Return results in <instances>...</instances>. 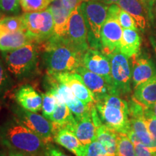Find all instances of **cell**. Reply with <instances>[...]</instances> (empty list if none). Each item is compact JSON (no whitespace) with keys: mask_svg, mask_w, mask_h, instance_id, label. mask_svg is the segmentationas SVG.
Returning <instances> with one entry per match:
<instances>
[{"mask_svg":"<svg viewBox=\"0 0 156 156\" xmlns=\"http://www.w3.org/2000/svg\"><path fill=\"white\" fill-rule=\"evenodd\" d=\"M8 156H27L25 154L22 153H20V152H16V151H11L10 153H9Z\"/></svg>","mask_w":156,"mask_h":156,"instance_id":"b9f144b4","label":"cell"},{"mask_svg":"<svg viewBox=\"0 0 156 156\" xmlns=\"http://www.w3.org/2000/svg\"><path fill=\"white\" fill-rule=\"evenodd\" d=\"M97 1H99L105 4V5L109 6L114 5V4H117L119 0H97Z\"/></svg>","mask_w":156,"mask_h":156,"instance_id":"60d3db41","label":"cell"},{"mask_svg":"<svg viewBox=\"0 0 156 156\" xmlns=\"http://www.w3.org/2000/svg\"><path fill=\"white\" fill-rule=\"evenodd\" d=\"M88 30L80 5L76 7L69 15L66 40L78 51L85 53L89 48Z\"/></svg>","mask_w":156,"mask_h":156,"instance_id":"ba28073f","label":"cell"},{"mask_svg":"<svg viewBox=\"0 0 156 156\" xmlns=\"http://www.w3.org/2000/svg\"><path fill=\"white\" fill-rule=\"evenodd\" d=\"M20 6V0H0V11L5 12H17Z\"/></svg>","mask_w":156,"mask_h":156,"instance_id":"e575fe53","label":"cell"},{"mask_svg":"<svg viewBox=\"0 0 156 156\" xmlns=\"http://www.w3.org/2000/svg\"><path fill=\"white\" fill-rule=\"evenodd\" d=\"M141 38L136 30L124 29L121 40L119 51L127 58L140 53Z\"/></svg>","mask_w":156,"mask_h":156,"instance_id":"44dd1931","label":"cell"},{"mask_svg":"<svg viewBox=\"0 0 156 156\" xmlns=\"http://www.w3.org/2000/svg\"><path fill=\"white\" fill-rule=\"evenodd\" d=\"M144 119H145L147 129L153 137L156 139V116L154 114L153 107L144 108Z\"/></svg>","mask_w":156,"mask_h":156,"instance_id":"1f68e13d","label":"cell"},{"mask_svg":"<svg viewBox=\"0 0 156 156\" xmlns=\"http://www.w3.org/2000/svg\"><path fill=\"white\" fill-rule=\"evenodd\" d=\"M2 20L10 33L17 32V31H26L23 15L3 17Z\"/></svg>","mask_w":156,"mask_h":156,"instance_id":"f546056e","label":"cell"},{"mask_svg":"<svg viewBox=\"0 0 156 156\" xmlns=\"http://www.w3.org/2000/svg\"><path fill=\"white\" fill-rule=\"evenodd\" d=\"M0 156H5V155H4V154H2V153H0Z\"/></svg>","mask_w":156,"mask_h":156,"instance_id":"7dc6e473","label":"cell"},{"mask_svg":"<svg viewBox=\"0 0 156 156\" xmlns=\"http://www.w3.org/2000/svg\"><path fill=\"white\" fill-rule=\"evenodd\" d=\"M153 112H154V114H155V116H156V103H155V104L154 105V106H153Z\"/></svg>","mask_w":156,"mask_h":156,"instance_id":"ee69618b","label":"cell"},{"mask_svg":"<svg viewBox=\"0 0 156 156\" xmlns=\"http://www.w3.org/2000/svg\"><path fill=\"white\" fill-rule=\"evenodd\" d=\"M53 140L76 156H85L87 146L83 145L75 134L67 129L53 124Z\"/></svg>","mask_w":156,"mask_h":156,"instance_id":"9a60e30c","label":"cell"},{"mask_svg":"<svg viewBox=\"0 0 156 156\" xmlns=\"http://www.w3.org/2000/svg\"><path fill=\"white\" fill-rule=\"evenodd\" d=\"M129 124L130 129L136 134L140 141L147 147L153 156H156V139L148 130L144 116L131 117Z\"/></svg>","mask_w":156,"mask_h":156,"instance_id":"d6986e66","label":"cell"},{"mask_svg":"<svg viewBox=\"0 0 156 156\" xmlns=\"http://www.w3.org/2000/svg\"><path fill=\"white\" fill-rule=\"evenodd\" d=\"M133 98L143 107H153L156 103V77L134 88Z\"/></svg>","mask_w":156,"mask_h":156,"instance_id":"7402d4cb","label":"cell"},{"mask_svg":"<svg viewBox=\"0 0 156 156\" xmlns=\"http://www.w3.org/2000/svg\"><path fill=\"white\" fill-rule=\"evenodd\" d=\"M83 53L66 39H49L44 54L48 74L72 73L82 65Z\"/></svg>","mask_w":156,"mask_h":156,"instance_id":"7a4b0ae2","label":"cell"},{"mask_svg":"<svg viewBox=\"0 0 156 156\" xmlns=\"http://www.w3.org/2000/svg\"><path fill=\"white\" fill-rule=\"evenodd\" d=\"M2 140L12 151L20 152L27 156H45L48 144L17 119L4 126Z\"/></svg>","mask_w":156,"mask_h":156,"instance_id":"6da1fadb","label":"cell"},{"mask_svg":"<svg viewBox=\"0 0 156 156\" xmlns=\"http://www.w3.org/2000/svg\"><path fill=\"white\" fill-rule=\"evenodd\" d=\"M117 5L121 9L132 15L135 20L137 27L141 30H145L149 15L142 0H119Z\"/></svg>","mask_w":156,"mask_h":156,"instance_id":"ac0fdd59","label":"cell"},{"mask_svg":"<svg viewBox=\"0 0 156 156\" xmlns=\"http://www.w3.org/2000/svg\"><path fill=\"white\" fill-rule=\"evenodd\" d=\"M75 117L65 103H57L49 121L54 125L64 127L73 123Z\"/></svg>","mask_w":156,"mask_h":156,"instance_id":"d4e9b609","label":"cell"},{"mask_svg":"<svg viewBox=\"0 0 156 156\" xmlns=\"http://www.w3.org/2000/svg\"><path fill=\"white\" fill-rule=\"evenodd\" d=\"M142 2H143L144 5H145V8H146V9H147V11L148 12V11H149V9H150V8H151L152 5H153L155 2H156V0H142Z\"/></svg>","mask_w":156,"mask_h":156,"instance_id":"ab89813d","label":"cell"},{"mask_svg":"<svg viewBox=\"0 0 156 156\" xmlns=\"http://www.w3.org/2000/svg\"><path fill=\"white\" fill-rule=\"evenodd\" d=\"M15 96L17 103L25 110L37 112L42 109V95L31 86L24 85L20 87L15 93Z\"/></svg>","mask_w":156,"mask_h":156,"instance_id":"e0dca14e","label":"cell"},{"mask_svg":"<svg viewBox=\"0 0 156 156\" xmlns=\"http://www.w3.org/2000/svg\"><path fill=\"white\" fill-rule=\"evenodd\" d=\"M95 105L103 124L119 133H127L130 129L129 105L120 95H108L95 101Z\"/></svg>","mask_w":156,"mask_h":156,"instance_id":"3957f363","label":"cell"},{"mask_svg":"<svg viewBox=\"0 0 156 156\" xmlns=\"http://www.w3.org/2000/svg\"><path fill=\"white\" fill-rule=\"evenodd\" d=\"M3 17H4V16H3V15H2V13H1V12H0V20H1V19H2V18H3Z\"/></svg>","mask_w":156,"mask_h":156,"instance_id":"f6af8a7d","label":"cell"},{"mask_svg":"<svg viewBox=\"0 0 156 156\" xmlns=\"http://www.w3.org/2000/svg\"><path fill=\"white\" fill-rule=\"evenodd\" d=\"M116 156H136L134 144L126 134L118 132Z\"/></svg>","mask_w":156,"mask_h":156,"instance_id":"484cf974","label":"cell"},{"mask_svg":"<svg viewBox=\"0 0 156 156\" xmlns=\"http://www.w3.org/2000/svg\"><path fill=\"white\" fill-rule=\"evenodd\" d=\"M118 132L105 124H101L97 129V141L104 147L109 156H116Z\"/></svg>","mask_w":156,"mask_h":156,"instance_id":"cb8c5ba5","label":"cell"},{"mask_svg":"<svg viewBox=\"0 0 156 156\" xmlns=\"http://www.w3.org/2000/svg\"><path fill=\"white\" fill-rule=\"evenodd\" d=\"M132 79L134 88L156 77V68L151 59L140 56H132Z\"/></svg>","mask_w":156,"mask_h":156,"instance_id":"5bb4252c","label":"cell"},{"mask_svg":"<svg viewBox=\"0 0 156 156\" xmlns=\"http://www.w3.org/2000/svg\"><path fill=\"white\" fill-rule=\"evenodd\" d=\"M111 62L113 85L119 95L126 94L131 91L132 69L129 58L119 51L107 55Z\"/></svg>","mask_w":156,"mask_h":156,"instance_id":"52a82bcc","label":"cell"},{"mask_svg":"<svg viewBox=\"0 0 156 156\" xmlns=\"http://www.w3.org/2000/svg\"><path fill=\"white\" fill-rule=\"evenodd\" d=\"M134 145L136 156H153L147 147H145L142 142L136 143Z\"/></svg>","mask_w":156,"mask_h":156,"instance_id":"8d00e7d4","label":"cell"},{"mask_svg":"<svg viewBox=\"0 0 156 156\" xmlns=\"http://www.w3.org/2000/svg\"><path fill=\"white\" fill-rule=\"evenodd\" d=\"M75 73L81 75L84 83L92 93L95 101L103 99L108 95L118 94L114 86L109 84L104 77L90 71L83 66L78 67Z\"/></svg>","mask_w":156,"mask_h":156,"instance_id":"30bf717a","label":"cell"},{"mask_svg":"<svg viewBox=\"0 0 156 156\" xmlns=\"http://www.w3.org/2000/svg\"><path fill=\"white\" fill-rule=\"evenodd\" d=\"M11 79L7 69L0 60V95L4 94L11 86Z\"/></svg>","mask_w":156,"mask_h":156,"instance_id":"836d02e7","label":"cell"},{"mask_svg":"<svg viewBox=\"0 0 156 156\" xmlns=\"http://www.w3.org/2000/svg\"><path fill=\"white\" fill-rule=\"evenodd\" d=\"M54 0H20V6L25 12H42L48 9Z\"/></svg>","mask_w":156,"mask_h":156,"instance_id":"4316f807","label":"cell"},{"mask_svg":"<svg viewBox=\"0 0 156 156\" xmlns=\"http://www.w3.org/2000/svg\"><path fill=\"white\" fill-rule=\"evenodd\" d=\"M82 65L90 71L102 76L109 84L114 86L112 77L111 62L107 55L94 48H88L83 54Z\"/></svg>","mask_w":156,"mask_h":156,"instance_id":"8fae6325","label":"cell"},{"mask_svg":"<svg viewBox=\"0 0 156 156\" xmlns=\"http://www.w3.org/2000/svg\"><path fill=\"white\" fill-rule=\"evenodd\" d=\"M2 56L7 71L21 79L29 75L36 67L37 49L33 43H30L16 49L2 51Z\"/></svg>","mask_w":156,"mask_h":156,"instance_id":"277c9868","label":"cell"},{"mask_svg":"<svg viewBox=\"0 0 156 156\" xmlns=\"http://www.w3.org/2000/svg\"><path fill=\"white\" fill-rule=\"evenodd\" d=\"M23 17L26 32L34 41L41 42L45 23L44 12H25Z\"/></svg>","mask_w":156,"mask_h":156,"instance_id":"ffe728a7","label":"cell"},{"mask_svg":"<svg viewBox=\"0 0 156 156\" xmlns=\"http://www.w3.org/2000/svg\"><path fill=\"white\" fill-rule=\"evenodd\" d=\"M43 102H42V114L45 118L49 120L51 115L55 110L56 106V99L54 95L47 91L45 94L42 95Z\"/></svg>","mask_w":156,"mask_h":156,"instance_id":"f1b7e54d","label":"cell"},{"mask_svg":"<svg viewBox=\"0 0 156 156\" xmlns=\"http://www.w3.org/2000/svg\"><path fill=\"white\" fill-rule=\"evenodd\" d=\"M45 156H69L65 154L64 152L60 151L57 147H54L51 144L48 143L46 147V152H45Z\"/></svg>","mask_w":156,"mask_h":156,"instance_id":"d590c367","label":"cell"},{"mask_svg":"<svg viewBox=\"0 0 156 156\" xmlns=\"http://www.w3.org/2000/svg\"><path fill=\"white\" fill-rule=\"evenodd\" d=\"M17 119L29 129L40 136L46 143L53 140V124L44 116L24 108L15 111Z\"/></svg>","mask_w":156,"mask_h":156,"instance_id":"9c48e42d","label":"cell"},{"mask_svg":"<svg viewBox=\"0 0 156 156\" xmlns=\"http://www.w3.org/2000/svg\"><path fill=\"white\" fill-rule=\"evenodd\" d=\"M94 104L95 103L87 104L76 97L73 101L67 103V106L69 107L75 118H80L90 112L91 108Z\"/></svg>","mask_w":156,"mask_h":156,"instance_id":"83f0119b","label":"cell"},{"mask_svg":"<svg viewBox=\"0 0 156 156\" xmlns=\"http://www.w3.org/2000/svg\"><path fill=\"white\" fill-rule=\"evenodd\" d=\"M49 9L54 20V36L50 39H65L71 11L64 7L62 0H54Z\"/></svg>","mask_w":156,"mask_h":156,"instance_id":"2e32d148","label":"cell"},{"mask_svg":"<svg viewBox=\"0 0 156 156\" xmlns=\"http://www.w3.org/2000/svg\"><path fill=\"white\" fill-rule=\"evenodd\" d=\"M101 124L102 122L94 104L90 112L80 118H75L73 123L64 126V128L75 134L81 143L87 146L96 140L97 129Z\"/></svg>","mask_w":156,"mask_h":156,"instance_id":"8992f818","label":"cell"},{"mask_svg":"<svg viewBox=\"0 0 156 156\" xmlns=\"http://www.w3.org/2000/svg\"><path fill=\"white\" fill-rule=\"evenodd\" d=\"M53 75L58 81L67 85L72 90L77 98L87 104H93L95 100L92 93L84 83L81 75L75 72L49 74Z\"/></svg>","mask_w":156,"mask_h":156,"instance_id":"4fadbf2b","label":"cell"},{"mask_svg":"<svg viewBox=\"0 0 156 156\" xmlns=\"http://www.w3.org/2000/svg\"><path fill=\"white\" fill-rule=\"evenodd\" d=\"M87 1H90V0H81L82 2H87Z\"/></svg>","mask_w":156,"mask_h":156,"instance_id":"bcb514c9","label":"cell"},{"mask_svg":"<svg viewBox=\"0 0 156 156\" xmlns=\"http://www.w3.org/2000/svg\"><path fill=\"white\" fill-rule=\"evenodd\" d=\"M85 156H109L106 149L97 140L89 144L86 147Z\"/></svg>","mask_w":156,"mask_h":156,"instance_id":"d6a6232c","label":"cell"},{"mask_svg":"<svg viewBox=\"0 0 156 156\" xmlns=\"http://www.w3.org/2000/svg\"><path fill=\"white\" fill-rule=\"evenodd\" d=\"M123 30L116 17H108L103 25L101 30V45L106 55L119 51Z\"/></svg>","mask_w":156,"mask_h":156,"instance_id":"7c38bea8","label":"cell"},{"mask_svg":"<svg viewBox=\"0 0 156 156\" xmlns=\"http://www.w3.org/2000/svg\"><path fill=\"white\" fill-rule=\"evenodd\" d=\"M87 30L91 34L93 44H101V30L103 25L108 18V5L97 0H90L81 3Z\"/></svg>","mask_w":156,"mask_h":156,"instance_id":"5b68a950","label":"cell"},{"mask_svg":"<svg viewBox=\"0 0 156 156\" xmlns=\"http://www.w3.org/2000/svg\"><path fill=\"white\" fill-rule=\"evenodd\" d=\"M33 41H34V39L26 31L9 33L0 37V51H7L14 50Z\"/></svg>","mask_w":156,"mask_h":156,"instance_id":"603a6c76","label":"cell"},{"mask_svg":"<svg viewBox=\"0 0 156 156\" xmlns=\"http://www.w3.org/2000/svg\"><path fill=\"white\" fill-rule=\"evenodd\" d=\"M150 40H151L152 46H153L154 51H155V55H156V39L153 38V37H151V38H150Z\"/></svg>","mask_w":156,"mask_h":156,"instance_id":"7bdbcfd3","label":"cell"},{"mask_svg":"<svg viewBox=\"0 0 156 156\" xmlns=\"http://www.w3.org/2000/svg\"><path fill=\"white\" fill-rule=\"evenodd\" d=\"M148 15H149V18L156 23V2L152 5L148 11Z\"/></svg>","mask_w":156,"mask_h":156,"instance_id":"f35d334b","label":"cell"},{"mask_svg":"<svg viewBox=\"0 0 156 156\" xmlns=\"http://www.w3.org/2000/svg\"><path fill=\"white\" fill-rule=\"evenodd\" d=\"M62 2L64 7L71 12L82 3L81 0H62Z\"/></svg>","mask_w":156,"mask_h":156,"instance_id":"74e56055","label":"cell"},{"mask_svg":"<svg viewBox=\"0 0 156 156\" xmlns=\"http://www.w3.org/2000/svg\"><path fill=\"white\" fill-rule=\"evenodd\" d=\"M119 23L122 27L123 29H132V30H136L137 25H136V21L131 15H129L127 12L120 9L117 15Z\"/></svg>","mask_w":156,"mask_h":156,"instance_id":"4dcf8cb0","label":"cell"}]
</instances>
